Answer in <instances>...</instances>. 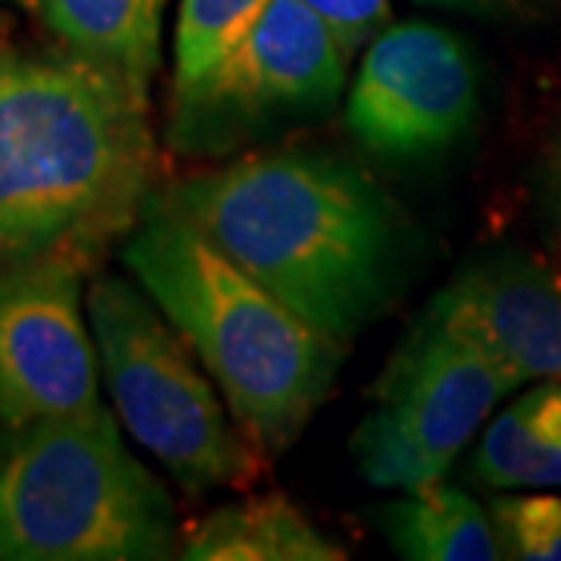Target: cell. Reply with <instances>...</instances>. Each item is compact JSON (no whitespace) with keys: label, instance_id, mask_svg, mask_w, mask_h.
I'll list each match as a JSON object with an SVG mask.
<instances>
[{"label":"cell","instance_id":"obj_19","mask_svg":"<svg viewBox=\"0 0 561 561\" xmlns=\"http://www.w3.org/2000/svg\"><path fill=\"white\" fill-rule=\"evenodd\" d=\"M556 194H559V206H561V147H559V157H556Z\"/></svg>","mask_w":561,"mask_h":561},{"label":"cell","instance_id":"obj_14","mask_svg":"<svg viewBox=\"0 0 561 561\" xmlns=\"http://www.w3.org/2000/svg\"><path fill=\"white\" fill-rule=\"evenodd\" d=\"M471 471L493 490L561 486V383H540L505 405L483 431Z\"/></svg>","mask_w":561,"mask_h":561},{"label":"cell","instance_id":"obj_6","mask_svg":"<svg viewBox=\"0 0 561 561\" xmlns=\"http://www.w3.org/2000/svg\"><path fill=\"white\" fill-rule=\"evenodd\" d=\"M518 387L493 353L424 309L350 440L362 478L402 493L443 481L493 405Z\"/></svg>","mask_w":561,"mask_h":561},{"label":"cell","instance_id":"obj_15","mask_svg":"<svg viewBox=\"0 0 561 561\" xmlns=\"http://www.w3.org/2000/svg\"><path fill=\"white\" fill-rule=\"evenodd\" d=\"M272 0H181L175 35V88L216 69L260 22Z\"/></svg>","mask_w":561,"mask_h":561},{"label":"cell","instance_id":"obj_3","mask_svg":"<svg viewBox=\"0 0 561 561\" xmlns=\"http://www.w3.org/2000/svg\"><path fill=\"white\" fill-rule=\"evenodd\" d=\"M122 262L219 383L265 453H284L328 400L343 346L247 275L153 194Z\"/></svg>","mask_w":561,"mask_h":561},{"label":"cell","instance_id":"obj_4","mask_svg":"<svg viewBox=\"0 0 561 561\" xmlns=\"http://www.w3.org/2000/svg\"><path fill=\"white\" fill-rule=\"evenodd\" d=\"M175 508L106 409L0 434V559L160 561Z\"/></svg>","mask_w":561,"mask_h":561},{"label":"cell","instance_id":"obj_13","mask_svg":"<svg viewBox=\"0 0 561 561\" xmlns=\"http://www.w3.org/2000/svg\"><path fill=\"white\" fill-rule=\"evenodd\" d=\"M375 522L402 559L415 561H496L505 559L493 515L459 486L427 483L383 502Z\"/></svg>","mask_w":561,"mask_h":561},{"label":"cell","instance_id":"obj_7","mask_svg":"<svg viewBox=\"0 0 561 561\" xmlns=\"http://www.w3.org/2000/svg\"><path fill=\"white\" fill-rule=\"evenodd\" d=\"M346 57L302 0H272L216 69L175 88L169 144L184 153H225L287 122L321 116L341 98Z\"/></svg>","mask_w":561,"mask_h":561},{"label":"cell","instance_id":"obj_11","mask_svg":"<svg viewBox=\"0 0 561 561\" xmlns=\"http://www.w3.org/2000/svg\"><path fill=\"white\" fill-rule=\"evenodd\" d=\"M81 57L106 62L150 91L160 66L165 0H10Z\"/></svg>","mask_w":561,"mask_h":561},{"label":"cell","instance_id":"obj_9","mask_svg":"<svg viewBox=\"0 0 561 561\" xmlns=\"http://www.w3.org/2000/svg\"><path fill=\"white\" fill-rule=\"evenodd\" d=\"M81 278L69 262L0 272V424L25 427L103 405Z\"/></svg>","mask_w":561,"mask_h":561},{"label":"cell","instance_id":"obj_10","mask_svg":"<svg viewBox=\"0 0 561 561\" xmlns=\"http://www.w3.org/2000/svg\"><path fill=\"white\" fill-rule=\"evenodd\" d=\"M478 341L518 381H561V284L522 253H493L461 268L427 306Z\"/></svg>","mask_w":561,"mask_h":561},{"label":"cell","instance_id":"obj_8","mask_svg":"<svg viewBox=\"0 0 561 561\" xmlns=\"http://www.w3.org/2000/svg\"><path fill=\"white\" fill-rule=\"evenodd\" d=\"M481 72L471 44L434 22H390L368 44L346 125L387 160L440 153L471 128Z\"/></svg>","mask_w":561,"mask_h":561},{"label":"cell","instance_id":"obj_18","mask_svg":"<svg viewBox=\"0 0 561 561\" xmlns=\"http://www.w3.org/2000/svg\"><path fill=\"white\" fill-rule=\"evenodd\" d=\"M419 3L453 10V13H471V16H502L512 10L515 0H419Z\"/></svg>","mask_w":561,"mask_h":561},{"label":"cell","instance_id":"obj_2","mask_svg":"<svg viewBox=\"0 0 561 561\" xmlns=\"http://www.w3.org/2000/svg\"><path fill=\"white\" fill-rule=\"evenodd\" d=\"M160 201L341 346L400 284V209L341 157H247L165 187Z\"/></svg>","mask_w":561,"mask_h":561},{"label":"cell","instance_id":"obj_17","mask_svg":"<svg viewBox=\"0 0 561 561\" xmlns=\"http://www.w3.org/2000/svg\"><path fill=\"white\" fill-rule=\"evenodd\" d=\"M319 16L346 54L371 44L393 22L390 0H302Z\"/></svg>","mask_w":561,"mask_h":561},{"label":"cell","instance_id":"obj_16","mask_svg":"<svg viewBox=\"0 0 561 561\" xmlns=\"http://www.w3.org/2000/svg\"><path fill=\"white\" fill-rule=\"evenodd\" d=\"M490 515L505 559L561 561V496H505Z\"/></svg>","mask_w":561,"mask_h":561},{"label":"cell","instance_id":"obj_1","mask_svg":"<svg viewBox=\"0 0 561 561\" xmlns=\"http://www.w3.org/2000/svg\"><path fill=\"white\" fill-rule=\"evenodd\" d=\"M150 91L62 47L0 44V272L69 262L84 275L153 197Z\"/></svg>","mask_w":561,"mask_h":561},{"label":"cell","instance_id":"obj_12","mask_svg":"<svg viewBox=\"0 0 561 561\" xmlns=\"http://www.w3.org/2000/svg\"><path fill=\"white\" fill-rule=\"evenodd\" d=\"M187 561H341V546L284 496L221 505L181 537Z\"/></svg>","mask_w":561,"mask_h":561},{"label":"cell","instance_id":"obj_5","mask_svg":"<svg viewBox=\"0 0 561 561\" xmlns=\"http://www.w3.org/2000/svg\"><path fill=\"white\" fill-rule=\"evenodd\" d=\"M88 321L122 424L187 493L256 481L253 446L228 424L213 383L144 287L98 275L88 290Z\"/></svg>","mask_w":561,"mask_h":561}]
</instances>
